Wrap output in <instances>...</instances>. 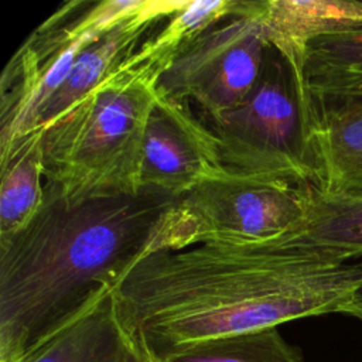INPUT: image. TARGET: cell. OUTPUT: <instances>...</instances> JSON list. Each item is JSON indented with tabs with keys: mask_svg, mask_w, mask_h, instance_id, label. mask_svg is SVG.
<instances>
[{
	"mask_svg": "<svg viewBox=\"0 0 362 362\" xmlns=\"http://www.w3.org/2000/svg\"><path fill=\"white\" fill-rule=\"evenodd\" d=\"M361 281L362 257L339 263L277 236L148 253L113 296L130 339L160 359L206 339L342 313Z\"/></svg>",
	"mask_w": 362,
	"mask_h": 362,
	"instance_id": "1",
	"label": "cell"
},
{
	"mask_svg": "<svg viewBox=\"0 0 362 362\" xmlns=\"http://www.w3.org/2000/svg\"><path fill=\"white\" fill-rule=\"evenodd\" d=\"M308 96H351L362 100V71H325L305 75Z\"/></svg>",
	"mask_w": 362,
	"mask_h": 362,
	"instance_id": "18",
	"label": "cell"
},
{
	"mask_svg": "<svg viewBox=\"0 0 362 362\" xmlns=\"http://www.w3.org/2000/svg\"><path fill=\"white\" fill-rule=\"evenodd\" d=\"M156 362H301V354L272 327L187 345Z\"/></svg>",
	"mask_w": 362,
	"mask_h": 362,
	"instance_id": "15",
	"label": "cell"
},
{
	"mask_svg": "<svg viewBox=\"0 0 362 362\" xmlns=\"http://www.w3.org/2000/svg\"><path fill=\"white\" fill-rule=\"evenodd\" d=\"M325 71H362V33L327 35L308 44L304 82L305 75Z\"/></svg>",
	"mask_w": 362,
	"mask_h": 362,
	"instance_id": "17",
	"label": "cell"
},
{
	"mask_svg": "<svg viewBox=\"0 0 362 362\" xmlns=\"http://www.w3.org/2000/svg\"><path fill=\"white\" fill-rule=\"evenodd\" d=\"M308 185L223 170L178 198L165 228L164 250L281 236L303 219Z\"/></svg>",
	"mask_w": 362,
	"mask_h": 362,
	"instance_id": "5",
	"label": "cell"
},
{
	"mask_svg": "<svg viewBox=\"0 0 362 362\" xmlns=\"http://www.w3.org/2000/svg\"><path fill=\"white\" fill-rule=\"evenodd\" d=\"M341 194H362V178L356 180L354 184L349 185V188L345 192Z\"/></svg>",
	"mask_w": 362,
	"mask_h": 362,
	"instance_id": "21",
	"label": "cell"
},
{
	"mask_svg": "<svg viewBox=\"0 0 362 362\" xmlns=\"http://www.w3.org/2000/svg\"><path fill=\"white\" fill-rule=\"evenodd\" d=\"M212 123L226 170L314 184L301 96L290 66L273 47L252 92Z\"/></svg>",
	"mask_w": 362,
	"mask_h": 362,
	"instance_id": "4",
	"label": "cell"
},
{
	"mask_svg": "<svg viewBox=\"0 0 362 362\" xmlns=\"http://www.w3.org/2000/svg\"><path fill=\"white\" fill-rule=\"evenodd\" d=\"M0 238L21 229L45 194L42 129H33L0 148Z\"/></svg>",
	"mask_w": 362,
	"mask_h": 362,
	"instance_id": "14",
	"label": "cell"
},
{
	"mask_svg": "<svg viewBox=\"0 0 362 362\" xmlns=\"http://www.w3.org/2000/svg\"><path fill=\"white\" fill-rule=\"evenodd\" d=\"M239 10L240 0L188 1L139 47L137 54L164 74L171 61L189 42L221 21L238 16Z\"/></svg>",
	"mask_w": 362,
	"mask_h": 362,
	"instance_id": "16",
	"label": "cell"
},
{
	"mask_svg": "<svg viewBox=\"0 0 362 362\" xmlns=\"http://www.w3.org/2000/svg\"><path fill=\"white\" fill-rule=\"evenodd\" d=\"M127 362H156V359L147 351H144L139 344L132 341V346H130Z\"/></svg>",
	"mask_w": 362,
	"mask_h": 362,
	"instance_id": "20",
	"label": "cell"
},
{
	"mask_svg": "<svg viewBox=\"0 0 362 362\" xmlns=\"http://www.w3.org/2000/svg\"><path fill=\"white\" fill-rule=\"evenodd\" d=\"M113 290L21 362H127L132 341L120 322Z\"/></svg>",
	"mask_w": 362,
	"mask_h": 362,
	"instance_id": "13",
	"label": "cell"
},
{
	"mask_svg": "<svg viewBox=\"0 0 362 362\" xmlns=\"http://www.w3.org/2000/svg\"><path fill=\"white\" fill-rule=\"evenodd\" d=\"M177 201L150 189L66 201L45 189L37 214L0 238V362H21L163 250Z\"/></svg>",
	"mask_w": 362,
	"mask_h": 362,
	"instance_id": "2",
	"label": "cell"
},
{
	"mask_svg": "<svg viewBox=\"0 0 362 362\" xmlns=\"http://www.w3.org/2000/svg\"><path fill=\"white\" fill-rule=\"evenodd\" d=\"M223 170L214 130L184 102L158 93L144 132L140 188L180 198Z\"/></svg>",
	"mask_w": 362,
	"mask_h": 362,
	"instance_id": "8",
	"label": "cell"
},
{
	"mask_svg": "<svg viewBox=\"0 0 362 362\" xmlns=\"http://www.w3.org/2000/svg\"><path fill=\"white\" fill-rule=\"evenodd\" d=\"M342 313L362 320V281L349 294Z\"/></svg>",
	"mask_w": 362,
	"mask_h": 362,
	"instance_id": "19",
	"label": "cell"
},
{
	"mask_svg": "<svg viewBox=\"0 0 362 362\" xmlns=\"http://www.w3.org/2000/svg\"><path fill=\"white\" fill-rule=\"evenodd\" d=\"M188 1L143 0L141 6L85 45L66 78L40 109L34 129H44L122 66L151 35L158 23L173 17Z\"/></svg>",
	"mask_w": 362,
	"mask_h": 362,
	"instance_id": "9",
	"label": "cell"
},
{
	"mask_svg": "<svg viewBox=\"0 0 362 362\" xmlns=\"http://www.w3.org/2000/svg\"><path fill=\"white\" fill-rule=\"evenodd\" d=\"M160 69L137 51L42 129L45 189L66 201L136 194Z\"/></svg>",
	"mask_w": 362,
	"mask_h": 362,
	"instance_id": "3",
	"label": "cell"
},
{
	"mask_svg": "<svg viewBox=\"0 0 362 362\" xmlns=\"http://www.w3.org/2000/svg\"><path fill=\"white\" fill-rule=\"evenodd\" d=\"M270 47L255 1L242 0L239 16L205 31L171 61L158 90L177 102L194 100L214 120L252 92Z\"/></svg>",
	"mask_w": 362,
	"mask_h": 362,
	"instance_id": "6",
	"label": "cell"
},
{
	"mask_svg": "<svg viewBox=\"0 0 362 362\" xmlns=\"http://www.w3.org/2000/svg\"><path fill=\"white\" fill-rule=\"evenodd\" d=\"M307 146L314 185L341 194L362 178V100L351 96H310Z\"/></svg>",
	"mask_w": 362,
	"mask_h": 362,
	"instance_id": "11",
	"label": "cell"
},
{
	"mask_svg": "<svg viewBox=\"0 0 362 362\" xmlns=\"http://www.w3.org/2000/svg\"><path fill=\"white\" fill-rule=\"evenodd\" d=\"M270 45L290 66L304 112L310 96L304 82V57L317 38L362 33V1L342 0H264L255 1Z\"/></svg>",
	"mask_w": 362,
	"mask_h": 362,
	"instance_id": "10",
	"label": "cell"
},
{
	"mask_svg": "<svg viewBox=\"0 0 362 362\" xmlns=\"http://www.w3.org/2000/svg\"><path fill=\"white\" fill-rule=\"evenodd\" d=\"M281 238L334 262L361 259L362 194H328L310 184L303 219Z\"/></svg>",
	"mask_w": 362,
	"mask_h": 362,
	"instance_id": "12",
	"label": "cell"
},
{
	"mask_svg": "<svg viewBox=\"0 0 362 362\" xmlns=\"http://www.w3.org/2000/svg\"><path fill=\"white\" fill-rule=\"evenodd\" d=\"M107 30L109 18L96 1L76 0L64 3L21 44L1 74L0 148L34 129L78 52Z\"/></svg>",
	"mask_w": 362,
	"mask_h": 362,
	"instance_id": "7",
	"label": "cell"
}]
</instances>
